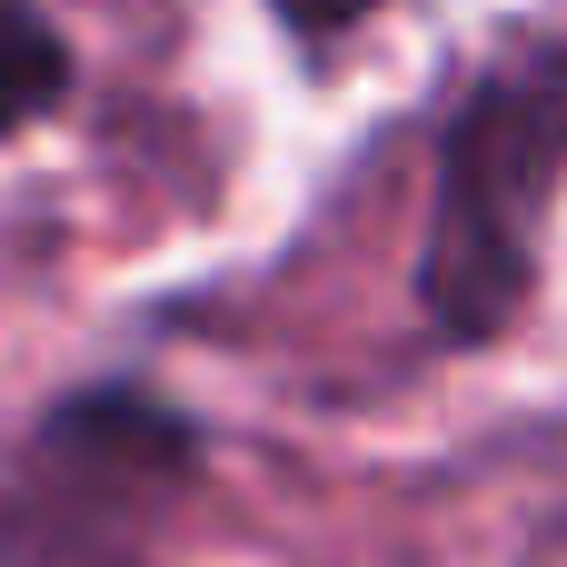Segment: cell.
Listing matches in <instances>:
<instances>
[{"instance_id":"6da1fadb","label":"cell","mask_w":567,"mask_h":567,"mask_svg":"<svg viewBox=\"0 0 567 567\" xmlns=\"http://www.w3.org/2000/svg\"><path fill=\"white\" fill-rule=\"evenodd\" d=\"M567 189V20H528L488 50L439 130V189L419 239V309L449 349L518 329L548 269V219Z\"/></svg>"},{"instance_id":"7a4b0ae2","label":"cell","mask_w":567,"mask_h":567,"mask_svg":"<svg viewBox=\"0 0 567 567\" xmlns=\"http://www.w3.org/2000/svg\"><path fill=\"white\" fill-rule=\"evenodd\" d=\"M40 458L80 488H179L199 468V429L150 389H80L40 419Z\"/></svg>"},{"instance_id":"3957f363","label":"cell","mask_w":567,"mask_h":567,"mask_svg":"<svg viewBox=\"0 0 567 567\" xmlns=\"http://www.w3.org/2000/svg\"><path fill=\"white\" fill-rule=\"evenodd\" d=\"M70 100V40L40 0H0V140L40 130Z\"/></svg>"},{"instance_id":"277c9868","label":"cell","mask_w":567,"mask_h":567,"mask_svg":"<svg viewBox=\"0 0 567 567\" xmlns=\"http://www.w3.org/2000/svg\"><path fill=\"white\" fill-rule=\"evenodd\" d=\"M269 10H279V30H289L299 50H339V40H349L379 0H269Z\"/></svg>"}]
</instances>
